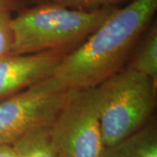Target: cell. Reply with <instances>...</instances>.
Here are the masks:
<instances>
[{
  "label": "cell",
  "mask_w": 157,
  "mask_h": 157,
  "mask_svg": "<svg viewBox=\"0 0 157 157\" xmlns=\"http://www.w3.org/2000/svg\"><path fill=\"white\" fill-rule=\"evenodd\" d=\"M156 10L157 0H134L117 8L82 45L64 57L53 76L69 89H86L121 72Z\"/></svg>",
  "instance_id": "obj_1"
},
{
  "label": "cell",
  "mask_w": 157,
  "mask_h": 157,
  "mask_svg": "<svg viewBox=\"0 0 157 157\" xmlns=\"http://www.w3.org/2000/svg\"><path fill=\"white\" fill-rule=\"evenodd\" d=\"M117 8L85 11L52 2L25 7L11 19L13 44L10 54H68L82 45Z\"/></svg>",
  "instance_id": "obj_2"
},
{
  "label": "cell",
  "mask_w": 157,
  "mask_h": 157,
  "mask_svg": "<svg viewBox=\"0 0 157 157\" xmlns=\"http://www.w3.org/2000/svg\"><path fill=\"white\" fill-rule=\"evenodd\" d=\"M103 145L112 146L135 134L150 120L156 83L128 68L95 86Z\"/></svg>",
  "instance_id": "obj_3"
},
{
  "label": "cell",
  "mask_w": 157,
  "mask_h": 157,
  "mask_svg": "<svg viewBox=\"0 0 157 157\" xmlns=\"http://www.w3.org/2000/svg\"><path fill=\"white\" fill-rule=\"evenodd\" d=\"M50 136L59 157H101L104 145L95 87L70 89Z\"/></svg>",
  "instance_id": "obj_4"
},
{
  "label": "cell",
  "mask_w": 157,
  "mask_h": 157,
  "mask_svg": "<svg viewBox=\"0 0 157 157\" xmlns=\"http://www.w3.org/2000/svg\"><path fill=\"white\" fill-rule=\"evenodd\" d=\"M69 91L52 76L0 101V145L13 144L33 129L50 127Z\"/></svg>",
  "instance_id": "obj_5"
},
{
  "label": "cell",
  "mask_w": 157,
  "mask_h": 157,
  "mask_svg": "<svg viewBox=\"0 0 157 157\" xmlns=\"http://www.w3.org/2000/svg\"><path fill=\"white\" fill-rule=\"evenodd\" d=\"M67 54L44 52L0 59V101L52 77Z\"/></svg>",
  "instance_id": "obj_6"
},
{
  "label": "cell",
  "mask_w": 157,
  "mask_h": 157,
  "mask_svg": "<svg viewBox=\"0 0 157 157\" xmlns=\"http://www.w3.org/2000/svg\"><path fill=\"white\" fill-rule=\"evenodd\" d=\"M101 157H157V128L154 119L128 138L105 147Z\"/></svg>",
  "instance_id": "obj_7"
},
{
  "label": "cell",
  "mask_w": 157,
  "mask_h": 157,
  "mask_svg": "<svg viewBox=\"0 0 157 157\" xmlns=\"http://www.w3.org/2000/svg\"><path fill=\"white\" fill-rule=\"evenodd\" d=\"M135 46L134 54L130 55L128 67L144 76L150 78L156 83L157 80V25L156 21L150 25L141 35Z\"/></svg>",
  "instance_id": "obj_8"
},
{
  "label": "cell",
  "mask_w": 157,
  "mask_h": 157,
  "mask_svg": "<svg viewBox=\"0 0 157 157\" xmlns=\"http://www.w3.org/2000/svg\"><path fill=\"white\" fill-rule=\"evenodd\" d=\"M12 145L19 157H59L51 140L50 127L33 129Z\"/></svg>",
  "instance_id": "obj_9"
},
{
  "label": "cell",
  "mask_w": 157,
  "mask_h": 157,
  "mask_svg": "<svg viewBox=\"0 0 157 157\" xmlns=\"http://www.w3.org/2000/svg\"><path fill=\"white\" fill-rule=\"evenodd\" d=\"M11 12L0 11V59L11 53L13 44Z\"/></svg>",
  "instance_id": "obj_10"
},
{
  "label": "cell",
  "mask_w": 157,
  "mask_h": 157,
  "mask_svg": "<svg viewBox=\"0 0 157 157\" xmlns=\"http://www.w3.org/2000/svg\"><path fill=\"white\" fill-rule=\"evenodd\" d=\"M124 1L125 0H52V2L68 8L92 11L104 7H116V5Z\"/></svg>",
  "instance_id": "obj_11"
},
{
  "label": "cell",
  "mask_w": 157,
  "mask_h": 157,
  "mask_svg": "<svg viewBox=\"0 0 157 157\" xmlns=\"http://www.w3.org/2000/svg\"><path fill=\"white\" fill-rule=\"evenodd\" d=\"M22 0H0V11H19L25 7Z\"/></svg>",
  "instance_id": "obj_12"
},
{
  "label": "cell",
  "mask_w": 157,
  "mask_h": 157,
  "mask_svg": "<svg viewBox=\"0 0 157 157\" xmlns=\"http://www.w3.org/2000/svg\"><path fill=\"white\" fill-rule=\"evenodd\" d=\"M0 157H19V155L12 144H1Z\"/></svg>",
  "instance_id": "obj_13"
},
{
  "label": "cell",
  "mask_w": 157,
  "mask_h": 157,
  "mask_svg": "<svg viewBox=\"0 0 157 157\" xmlns=\"http://www.w3.org/2000/svg\"><path fill=\"white\" fill-rule=\"evenodd\" d=\"M23 2L27 5V4H33V5H39V4H45V3H49L52 0H22Z\"/></svg>",
  "instance_id": "obj_14"
}]
</instances>
